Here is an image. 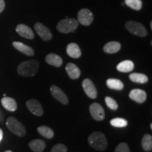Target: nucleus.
I'll return each mask as SVG.
<instances>
[{
    "instance_id": "1",
    "label": "nucleus",
    "mask_w": 152,
    "mask_h": 152,
    "mask_svg": "<svg viewBox=\"0 0 152 152\" xmlns=\"http://www.w3.org/2000/svg\"><path fill=\"white\" fill-rule=\"evenodd\" d=\"M39 69V62L37 60H29L22 62L18 67V75L23 77L34 76Z\"/></svg>"
},
{
    "instance_id": "2",
    "label": "nucleus",
    "mask_w": 152,
    "mask_h": 152,
    "mask_svg": "<svg viewBox=\"0 0 152 152\" xmlns=\"http://www.w3.org/2000/svg\"><path fill=\"white\" fill-rule=\"evenodd\" d=\"M88 143L91 147L97 151H104L107 148L108 142L104 133L94 132L88 137Z\"/></svg>"
},
{
    "instance_id": "3",
    "label": "nucleus",
    "mask_w": 152,
    "mask_h": 152,
    "mask_svg": "<svg viewBox=\"0 0 152 152\" xmlns=\"http://www.w3.org/2000/svg\"><path fill=\"white\" fill-rule=\"evenodd\" d=\"M79 23L74 18L63 19L58 23L56 28L58 31L64 34H68L74 32L78 27Z\"/></svg>"
},
{
    "instance_id": "4",
    "label": "nucleus",
    "mask_w": 152,
    "mask_h": 152,
    "mask_svg": "<svg viewBox=\"0 0 152 152\" xmlns=\"http://www.w3.org/2000/svg\"><path fill=\"white\" fill-rule=\"evenodd\" d=\"M6 125H7L9 130L12 133H14V134H16V135L20 137L26 135V130L24 125L20 121H18V120L15 118H8Z\"/></svg>"
},
{
    "instance_id": "5",
    "label": "nucleus",
    "mask_w": 152,
    "mask_h": 152,
    "mask_svg": "<svg viewBox=\"0 0 152 152\" xmlns=\"http://www.w3.org/2000/svg\"><path fill=\"white\" fill-rule=\"evenodd\" d=\"M125 27L128 31L134 35L140 37H144L147 35V30L146 28L139 22L129 20L125 23Z\"/></svg>"
},
{
    "instance_id": "6",
    "label": "nucleus",
    "mask_w": 152,
    "mask_h": 152,
    "mask_svg": "<svg viewBox=\"0 0 152 152\" xmlns=\"http://www.w3.org/2000/svg\"><path fill=\"white\" fill-rule=\"evenodd\" d=\"M77 21L85 26H88L94 20V16L90 9H82L77 14Z\"/></svg>"
},
{
    "instance_id": "7",
    "label": "nucleus",
    "mask_w": 152,
    "mask_h": 152,
    "mask_svg": "<svg viewBox=\"0 0 152 152\" xmlns=\"http://www.w3.org/2000/svg\"><path fill=\"white\" fill-rule=\"evenodd\" d=\"M91 115L95 121H102L105 118V111L104 108L98 103H93L90 106Z\"/></svg>"
},
{
    "instance_id": "8",
    "label": "nucleus",
    "mask_w": 152,
    "mask_h": 152,
    "mask_svg": "<svg viewBox=\"0 0 152 152\" xmlns=\"http://www.w3.org/2000/svg\"><path fill=\"white\" fill-rule=\"evenodd\" d=\"M35 31L37 32L38 35L41 37L44 41H49L52 39V33L47 26L41 23H36L35 26Z\"/></svg>"
},
{
    "instance_id": "9",
    "label": "nucleus",
    "mask_w": 152,
    "mask_h": 152,
    "mask_svg": "<svg viewBox=\"0 0 152 152\" xmlns=\"http://www.w3.org/2000/svg\"><path fill=\"white\" fill-rule=\"evenodd\" d=\"M82 86L88 97L93 99L97 97V90L93 82L90 79H85L82 83Z\"/></svg>"
},
{
    "instance_id": "10",
    "label": "nucleus",
    "mask_w": 152,
    "mask_h": 152,
    "mask_svg": "<svg viewBox=\"0 0 152 152\" xmlns=\"http://www.w3.org/2000/svg\"><path fill=\"white\" fill-rule=\"evenodd\" d=\"M50 92L52 93V96H54V99L60 102L61 103L64 104V105H67L69 102L68 96L66 94L63 92L61 89L59 88L58 87L56 86V85H52L50 87Z\"/></svg>"
},
{
    "instance_id": "11",
    "label": "nucleus",
    "mask_w": 152,
    "mask_h": 152,
    "mask_svg": "<svg viewBox=\"0 0 152 152\" xmlns=\"http://www.w3.org/2000/svg\"><path fill=\"white\" fill-rule=\"evenodd\" d=\"M26 106L33 115L41 116L44 113L42 106L37 99H30L26 102Z\"/></svg>"
},
{
    "instance_id": "12",
    "label": "nucleus",
    "mask_w": 152,
    "mask_h": 152,
    "mask_svg": "<svg viewBox=\"0 0 152 152\" xmlns=\"http://www.w3.org/2000/svg\"><path fill=\"white\" fill-rule=\"evenodd\" d=\"M129 97L138 104H142L147 99V93L140 89H134L130 91Z\"/></svg>"
},
{
    "instance_id": "13",
    "label": "nucleus",
    "mask_w": 152,
    "mask_h": 152,
    "mask_svg": "<svg viewBox=\"0 0 152 152\" xmlns=\"http://www.w3.org/2000/svg\"><path fill=\"white\" fill-rule=\"evenodd\" d=\"M16 30L19 35L24 38H26V39H33L35 37V35H34L33 31L32 30L31 28L25 24L18 25L16 26Z\"/></svg>"
},
{
    "instance_id": "14",
    "label": "nucleus",
    "mask_w": 152,
    "mask_h": 152,
    "mask_svg": "<svg viewBox=\"0 0 152 152\" xmlns=\"http://www.w3.org/2000/svg\"><path fill=\"white\" fill-rule=\"evenodd\" d=\"M12 45L17 50L24 54L25 55L33 56L35 54V51H34V49L32 47L28 46V45L20 42H14Z\"/></svg>"
},
{
    "instance_id": "15",
    "label": "nucleus",
    "mask_w": 152,
    "mask_h": 152,
    "mask_svg": "<svg viewBox=\"0 0 152 152\" xmlns=\"http://www.w3.org/2000/svg\"><path fill=\"white\" fill-rule=\"evenodd\" d=\"M66 71L70 78L72 80L79 78L81 74L80 69L73 63H69L66 65Z\"/></svg>"
},
{
    "instance_id": "16",
    "label": "nucleus",
    "mask_w": 152,
    "mask_h": 152,
    "mask_svg": "<svg viewBox=\"0 0 152 152\" xmlns=\"http://www.w3.org/2000/svg\"><path fill=\"white\" fill-rule=\"evenodd\" d=\"M66 53L69 56L73 58H78L81 56L82 52L78 45L76 43L68 44L66 47Z\"/></svg>"
},
{
    "instance_id": "17",
    "label": "nucleus",
    "mask_w": 152,
    "mask_h": 152,
    "mask_svg": "<svg viewBox=\"0 0 152 152\" xmlns=\"http://www.w3.org/2000/svg\"><path fill=\"white\" fill-rule=\"evenodd\" d=\"M45 61L49 65L54 66L55 67H60L63 64L61 57L56 54H54V53H51V54L47 55Z\"/></svg>"
},
{
    "instance_id": "18",
    "label": "nucleus",
    "mask_w": 152,
    "mask_h": 152,
    "mask_svg": "<svg viewBox=\"0 0 152 152\" xmlns=\"http://www.w3.org/2000/svg\"><path fill=\"white\" fill-rule=\"evenodd\" d=\"M121 48V43L118 42H109L106 43L104 46L103 50L104 52L106 53V54H115L117 53Z\"/></svg>"
},
{
    "instance_id": "19",
    "label": "nucleus",
    "mask_w": 152,
    "mask_h": 152,
    "mask_svg": "<svg viewBox=\"0 0 152 152\" xmlns=\"http://www.w3.org/2000/svg\"><path fill=\"white\" fill-rule=\"evenodd\" d=\"M1 104L7 111H15L17 109V104L14 99L9 97V96H4L1 100Z\"/></svg>"
},
{
    "instance_id": "20",
    "label": "nucleus",
    "mask_w": 152,
    "mask_h": 152,
    "mask_svg": "<svg viewBox=\"0 0 152 152\" xmlns=\"http://www.w3.org/2000/svg\"><path fill=\"white\" fill-rule=\"evenodd\" d=\"M134 63L132 61L125 60L119 63L116 66V69L121 73H129L134 69Z\"/></svg>"
},
{
    "instance_id": "21",
    "label": "nucleus",
    "mask_w": 152,
    "mask_h": 152,
    "mask_svg": "<svg viewBox=\"0 0 152 152\" xmlns=\"http://www.w3.org/2000/svg\"><path fill=\"white\" fill-rule=\"evenodd\" d=\"M29 147L34 152H42L46 148V143L42 140H33L29 142Z\"/></svg>"
},
{
    "instance_id": "22",
    "label": "nucleus",
    "mask_w": 152,
    "mask_h": 152,
    "mask_svg": "<svg viewBox=\"0 0 152 152\" xmlns=\"http://www.w3.org/2000/svg\"><path fill=\"white\" fill-rule=\"evenodd\" d=\"M106 85L111 90L121 91L124 87L123 82L118 79L109 78L106 80Z\"/></svg>"
},
{
    "instance_id": "23",
    "label": "nucleus",
    "mask_w": 152,
    "mask_h": 152,
    "mask_svg": "<svg viewBox=\"0 0 152 152\" xmlns=\"http://www.w3.org/2000/svg\"><path fill=\"white\" fill-rule=\"evenodd\" d=\"M129 78L131 81L134 82L136 83H140V84H144V83H147L149 78L146 75L142 73H131L129 75Z\"/></svg>"
},
{
    "instance_id": "24",
    "label": "nucleus",
    "mask_w": 152,
    "mask_h": 152,
    "mask_svg": "<svg viewBox=\"0 0 152 152\" xmlns=\"http://www.w3.org/2000/svg\"><path fill=\"white\" fill-rule=\"evenodd\" d=\"M37 132L44 137L47 139H52L54 136V132L52 129L47 126H45V125H42V126L38 127Z\"/></svg>"
},
{
    "instance_id": "25",
    "label": "nucleus",
    "mask_w": 152,
    "mask_h": 152,
    "mask_svg": "<svg viewBox=\"0 0 152 152\" xmlns=\"http://www.w3.org/2000/svg\"><path fill=\"white\" fill-rule=\"evenodd\" d=\"M142 147L144 151H151L152 150V137L150 134H144L142 140Z\"/></svg>"
},
{
    "instance_id": "26",
    "label": "nucleus",
    "mask_w": 152,
    "mask_h": 152,
    "mask_svg": "<svg viewBox=\"0 0 152 152\" xmlns=\"http://www.w3.org/2000/svg\"><path fill=\"white\" fill-rule=\"evenodd\" d=\"M125 3L133 10L140 11L142 8V0H125Z\"/></svg>"
},
{
    "instance_id": "27",
    "label": "nucleus",
    "mask_w": 152,
    "mask_h": 152,
    "mask_svg": "<svg viewBox=\"0 0 152 152\" xmlns=\"http://www.w3.org/2000/svg\"><path fill=\"white\" fill-rule=\"evenodd\" d=\"M110 124L112 126L115 127V128H125L128 125V123L127 120L124 118H113L110 121Z\"/></svg>"
},
{
    "instance_id": "28",
    "label": "nucleus",
    "mask_w": 152,
    "mask_h": 152,
    "mask_svg": "<svg viewBox=\"0 0 152 152\" xmlns=\"http://www.w3.org/2000/svg\"><path fill=\"white\" fill-rule=\"evenodd\" d=\"M105 102L106 106L109 108L110 109L113 110V111H115V110L118 109V106L117 102H115V100H114L113 98L110 97V96H106L105 98Z\"/></svg>"
},
{
    "instance_id": "29",
    "label": "nucleus",
    "mask_w": 152,
    "mask_h": 152,
    "mask_svg": "<svg viewBox=\"0 0 152 152\" xmlns=\"http://www.w3.org/2000/svg\"><path fill=\"white\" fill-rule=\"evenodd\" d=\"M115 152H130L128 144L125 142L120 143L115 149Z\"/></svg>"
},
{
    "instance_id": "30",
    "label": "nucleus",
    "mask_w": 152,
    "mask_h": 152,
    "mask_svg": "<svg viewBox=\"0 0 152 152\" xmlns=\"http://www.w3.org/2000/svg\"><path fill=\"white\" fill-rule=\"evenodd\" d=\"M68 149L64 144H57L52 147L51 152H67Z\"/></svg>"
},
{
    "instance_id": "31",
    "label": "nucleus",
    "mask_w": 152,
    "mask_h": 152,
    "mask_svg": "<svg viewBox=\"0 0 152 152\" xmlns=\"http://www.w3.org/2000/svg\"><path fill=\"white\" fill-rule=\"evenodd\" d=\"M5 7V2L4 0H0V13H1L4 11Z\"/></svg>"
},
{
    "instance_id": "32",
    "label": "nucleus",
    "mask_w": 152,
    "mask_h": 152,
    "mask_svg": "<svg viewBox=\"0 0 152 152\" xmlns=\"http://www.w3.org/2000/svg\"><path fill=\"white\" fill-rule=\"evenodd\" d=\"M2 138H3V131L1 128H0V142H1Z\"/></svg>"
},
{
    "instance_id": "33",
    "label": "nucleus",
    "mask_w": 152,
    "mask_h": 152,
    "mask_svg": "<svg viewBox=\"0 0 152 152\" xmlns=\"http://www.w3.org/2000/svg\"><path fill=\"white\" fill-rule=\"evenodd\" d=\"M150 27H151V30H152V22L150 23Z\"/></svg>"
},
{
    "instance_id": "34",
    "label": "nucleus",
    "mask_w": 152,
    "mask_h": 152,
    "mask_svg": "<svg viewBox=\"0 0 152 152\" xmlns=\"http://www.w3.org/2000/svg\"><path fill=\"white\" fill-rule=\"evenodd\" d=\"M150 128L152 129V124H151H151H150Z\"/></svg>"
},
{
    "instance_id": "35",
    "label": "nucleus",
    "mask_w": 152,
    "mask_h": 152,
    "mask_svg": "<svg viewBox=\"0 0 152 152\" xmlns=\"http://www.w3.org/2000/svg\"><path fill=\"white\" fill-rule=\"evenodd\" d=\"M5 152H12V151H10V150H9V151H5Z\"/></svg>"
}]
</instances>
